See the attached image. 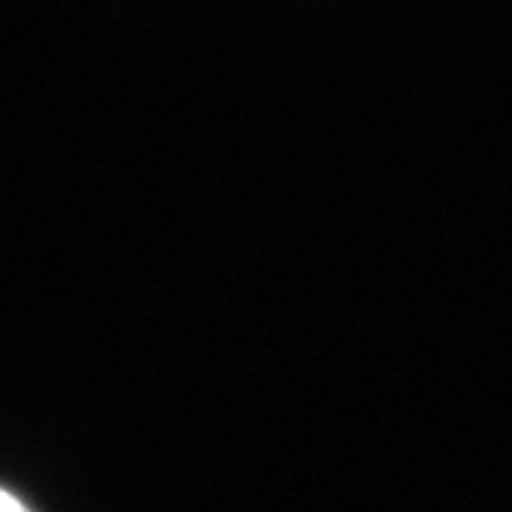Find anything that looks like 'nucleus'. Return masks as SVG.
I'll return each instance as SVG.
<instances>
[{
  "label": "nucleus",
  "instance_id": "f257e3e1",
  "mask_svg": "<svg viewBox=\"0 0 512 512\" xmlns=\"http://www.w3.org/2000/svg\"><path fill=\"white\" fill-rule=\"evenodd\" d=\"M0 512H27V509L20 506L10 493H4V489H0Z\"/></svg>",
  "mask_w": 512,
  "mask_h": 512
}]
</instances>
